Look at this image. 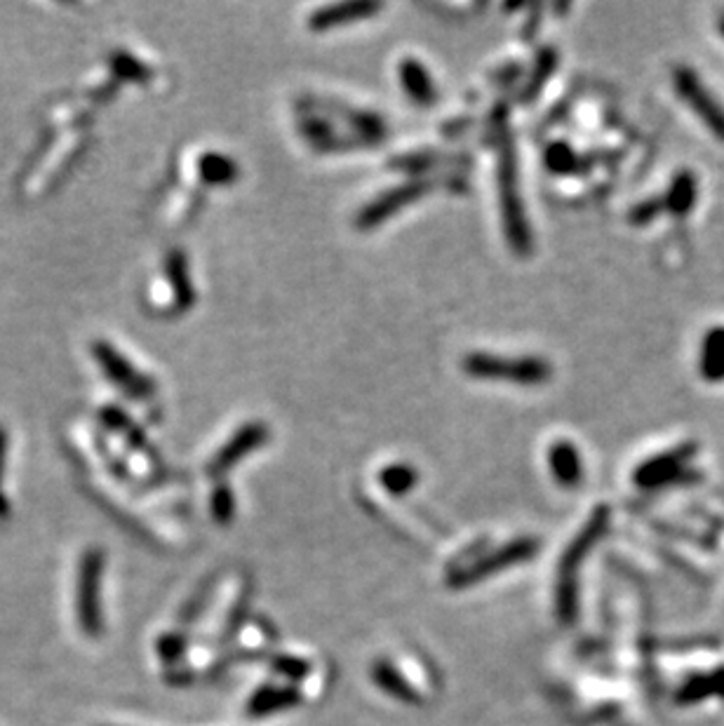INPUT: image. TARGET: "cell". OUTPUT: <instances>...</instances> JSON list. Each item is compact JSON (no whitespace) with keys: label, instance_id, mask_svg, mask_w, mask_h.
Wrapping results in <instances>:
<instances>
[{"label":"cell","instance_id":"8fae6325","mask_svg":"<svg viewBox=\"0 0 724 726\" xmlns=\"http://www.w3.org/2000/svg\"><path fill=\"white\" fill-rule=\"evenodd\" d=\"M699 372L706 381H724V325L708 329L699 353Z\"/></svg>","mask_w":724,"mask_h":726},{"label":"cell","instance_id":"e0dca14e","mask_svg":"<svg viewBox=\"0 0 724 726\" xmlns=\"http://www.w3.org/2000/svg\"><path fill=\"white\" fill-rule=\"evenodd\" d=\"M381 482H384V487L391 494H405L407 489H412V484L417 482V473H414V468L405 466V463H393V466L384 468Z\"/></svg>","mask_w":724,"mask_h":726},{"label":"cell","instance_id":"30bf717a","mask_svg":"<svg viewBox=\"0 0 724 726\" xmlns=\"http://www.w3.org/2000/svg\"><path fill=\"white\" fill-rule=\"evenodd\" d=\"M548 466H551L555 480H558L560 484L574 487V484L581 482L583 463H581L579 449H576L572 442H567V440L555 442V445L548 449Z\"/></svg>","mask_w":724,"mask_h":726},{"label":"cell","instance_id":"6da1fadb","mask_svg":"<svg viewBox=\"0 0 724 726\" xmlns=\"http://www.w3.org/2000/svg\"><path fill=\"white\" fill-rule=\"evenodd\" d=\"M464 369L478 379L520 383V386H539L551 379V365L539 358H504V355L473 353L464 360Z\"/></svg>","mask_w":724,"mask_h":726},{"label":"cell","instance_id":"9a60e30c","mask_svg":"<svg viewBox=\"0 0 724 726\" xmlns=\"http://www.w3.org/2000/svg\"><path fill=\"white\" fill-rule=\"evenodd\" d=\"M696 198H699V191H696L694 174L680 172L666 193V210L670 214H675V217H687V214L694 210Z\"/></svg>","mask_w":724,"mask_h":726},{"label":"cell","instance_id":"2e32d148","mask_svg":"<svg viewBox=\"0 0 724 726\" xmlns=\"http://www.w3.org/2000/svg\"><path fill=\"white\" fill-rule=\"evenodd\" d=\"M200 174L207 184H226V181L236 177V165L233 160L219 156V153H210V156L200 158Z\"/></svg>","mask_w":724,"mask_h":726},{"label":"cell","instance_id":"8992f818","mask_svg":"<svg viewBox=\"0 0 724 726\" xmlns=\"http://www.w3.org/2000/svg\"><path fill=\"white\" fill-rule=\"evenodd\" d=\"M534 550H536V543L534 541H529V539L515 541L508 548L499 550V553L489 555L482 562L473 564L471 569L461 571V574L457 578H454V581H459L457 586H468V583L478 581V578L492 576V574H496V571H501V569H506V567H513V564L527 560V557L534 555Z\"/></svg>","mask_w":724,"mask_h":726},{"label":"cell","instance_id":"7a4b0ae2","mask_svg":"<svg viewBox=\"0 0 724 726\" xmlns=\"http://www.w3.org/2000/svg\"><path fill=\"white\" fill-rule=\"evenodd\" d=\"M609 513L607 510H598L593 515V520L586 524V529L576 536V541L569 546L565 560H562L560 569V586H558V609L562 621H572L574 618V607H576V593H574V581H576V569L583 562V557L591 553L593 543L600 539V534L605 531Z\"/></svg>","mask_w":724,"mask_h":726},{"label":"cell","instance_id":"52a82bcc","mask_svg":"<svg viewBox=\"0 0 724 726\" xmlns=\"http://www.w3.org/2000/svg\"><path fill=\"white\" fill-rule=\"evenodd\" d=\"M99 576H102V555L90 553L85 557L83 574H80V590H78V607H80V618H83L85 630L90 635H95L99 630V602H97V590H99Z\"/></svg>","mask_w":724,"mask_h":726},{"label":"cell","instance_id":"277c9868","mask_svg":"<svg viewBox=\"0 0 724 726\" xmlns=\"http://www.w3.org/2000/svg\"><path fill=\"white\" fill-rule=\"evenodd\" d=\"M689 456H692V447H677L673 452L652 456V459L635 470V482L645 489H654L661 487V484L673 482L675 477L685 473Z\"/></svg>","mask_w":724,"mask_h":726},{"label":"cell","instance_id":"3957f363","mask_svg":"<svg viewBox=\"0 0 724 726\" xmlns=\"http://www.w3.org/2000/svg\"><path fill=\"white\" fill-rule=\"evenodd\" d=\"M673 85L677 97L687 102L696 116L703 120V125L713 132V137L724 141V106L710 94L706 85L701 83L699 76L687 66H677L673 71Z\"/></svg>","mask_w":724,"mask_h":726},{"label":"cell","instance_id":"4fadbf2b","mask_svg":"<svg viewBox=\"0 0 724 726\" xmlns=\"http://www.w3.org/2000/svg\"><path fill=\"white\" fill-rule=\"evenodd\" d=\"M424 191H426L424 184H407V186L398 188V191L386 193L384 198H379L377 203H372L370 207H367L365 214H360V224L372 226V224H377V221H381V219L391 217V214L395 210H398L400 205H405L407 200L421 196V193H424Z\"/></svg>","mask_w":724,"mask_h":726},{"label":"cell","instance_id":"7c38bea8","mask_svg":"<svg viewBox=\"0 0 724 726\" xmlns=\"http://www.w3.org/2000/svg\"><path fill=\"white\" fill-rule=\"evenodd\" d=\"M264 440H266V430L261 428L259 423H252V426L240 430V433L229 442V445H224V449L217 454V459H214L212 468L221 470V468L233 466V463L243 459L247 452H252V449L259 447Z\"/></svg>","mask_w":724,"mask_h":726},{"label":"cell","instance_id":"5b68a950","mask_svg":"<svg viewBox=\"0 0 724 726\" xmlns=\"http://www.w3.org/2000/svg\"><path fill=\"white\" fill-rule=\"evenodd\" d=\"M501 205H504V221L506 231L511 235V240L518 247L527 245V224H525V212H522V203L518 196V184H515V167L511 160H504L501 165Z\"/></svg>","mask_w":724,"mask_h":726},{"label":"cell","instance_id":"9c48e42d","mask_svg":"<svg viewBox=\"0 0 724 726\" xmlns=\"http://www.w3.org/2000/svg\"><path fill=\"white\" fill-rule=\"evenodd\" d=\"M379 12L377 3H346V5H330V8H320L318 12L311 15V29L325 31L334 29V26L358 22V19H365L367 15H374Z\"/></svg>","mask_w":724,"mask_h":726},{"label":"cell","instance_id":"ac0fdd59","mask_svg":"<svg viewBox=\"0 0 724 726\" xmlns=\"http://www.w3.org/2000/svg\"><path fill=\"white\" fill-rule=\"evenodd\" d=\"M294 703V694L292 691H264V694H259L257 698L252 701V712H257V715H261V712H271V710H278V708H285V705H292Z\"/></svg>","mask_w":724,"mask_h":726},{"label":"cell","instance_id":"ba28073f","mask_svg":"<svg viewBox=\"0 0 724 726\" xmlns=\"http://www.w3.org/2000/svg\"><path fill=\"white\" fill-rule=\"evenodd\" d=\"M97 360L102 362L111 379L116 381L123 391L134 395V398H144V393L151 391V383L142 379V374L139 372H134L130 362H127L120 353L111 351L109 346L97 348Z\"/></svg>","mask_w":724,"mask_h":726},{"label":"cell","instance_id":"5bb4252c","mask_svg":"<svg viewBox=\"0 0 724 726\" xmlns=\"http://www.w3.org/2000/svg\"><path fill=\"white\" fill-rule=\"evenodd\" d=\"M400 83L417 104H431L435 99V85L421 62L405 59L400 66Z\"/></svg>","mask_w":724,"mask_h":726},{"label":"cell","instance_id":"ffe728a7","mask_svg":"<svg viewBox=\"0 0 724 726\" xmlns=\"http://www.w3.org/2000/svg\"><path fill=\"white\" fill-rule=\"evenodd\" d=\"M717 26H720V31H722V36H724V15H722V19H720V24H717Z\"/></svg>","mask_w":724,"mask_h":726},{"label":"cell","instance_id":"d6986e66","mask_svg":"<svg viewBox=\"0 0 724 726\" xmlns=\"http://www.w3.org/2000/svg\"><path fill=\"white\" fill-rule=\"evenodd\" d=\"M548 160H551V165L555 167V170L565 172L567 167L572 165V151H567L565 146H555V149L548 153Z\"/></svg>","mask_w":724,"mask_h":726}]
</instances>
